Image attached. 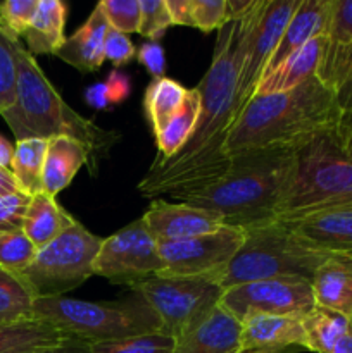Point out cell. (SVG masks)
I'll use <instances>...</instances> for the list:
<instances>
[{
	"label": "cell",
	"mask_w": 352,
	"mask_h": 353,
	"mask_svg": "<svg viewBox=\"0 0 352 353\" xmlns=\"http://www.w3.org/2000/svg\"><path fill=\"white\" fill-rule=\"evenodd\" d=\"M240 57V21H230L217 31L213 61L195 86L200 97L195 131L171 159L155 157L152 161L147 174L138 183L141 196L178 200L226 174L231 165L226 145L235 124Z\"/></svg>",
	"instance_id": "obj_1"
},
{
	"label": "cell",
	"mask_w": 352,
	"mask_h": 353,
	"mask_svg": "<svg viewBox=\"0 0 352 353\" xmlns=\"http://www.w3.org/2000/svg\"><path fill=\"white\" fill-rule=\"evenodd\" d=\"M293 157V147H266L235 154L226 174L176 202L211 210L228 226L244 230L275 221L292 176Z\"/></svg>",
	"instance_id": "obj_2"
},
{
	"label": "cell",
	"mask_w": 352,
	"mask_h": 353,
	"mask_svg": "<svg viewBox=\"0 0 352 353\" xmlns=\"http://www.w3.org/2000/svg\"><path fill=\"white\" fill-rule=\"evenodd\" d=\"M342 109L337 92L317 76L290 92L248 100L231 128L230 155L266 147H293L338 124Z\"/></svg>",
	"instance_id": "obj_3"
},
{
	"label": "cell",
	"mask_w": 352,
	"mask_h": 353,
	"mask_svg": "<svg viewBox=\"0 0 352 353\" xmlns=\"http://www.w3.org/2000/svg\"><path fill=\"white\" fill-rule=\"evenodd\" d=\"M0 116L10 128L16 141L71 137L90 147L93 161L109 154L121 140L117 131L104 130L95 121L83 117L68 105L24 45L17 52L16 97L12 105L0 112Z\"/></svg>",
	"instance_id": "obj_4"
},
{
	"label": "cell",
	"mask_w": 352,
	"mask_h": 353,
	"mask_svg": "<svg viewBox=\"0 0 352 353\" xmlns=\"http://www.w3.org/2000/svg\"><path fill=\"white\" fill-rule=\"evenodd\" d=\"M342 207H352V157L342 147L335 126L295 147L278 219Z\"/></svg>",
	"instance_id": "obj_5"
},
{
	"label": "cell",
	"mask_w": 352,
	"mask_h": 353,
	"mask_svg": "<svg viewBox=\"0 0 352 353\" xmlns=\"http://www.w3.org/2000/svg\"><path fill=\"white\" fill-rule=\"evenodd\" d=\"M331 255L297 236L283 221H269L245 228L244 245L221 276L219 286L228 290L244 283L275 278H304L311 281L314 272Z\"/></svg>",
	"instance_id": "obj_6"
},
{
	"label": "cell",
	"mask_w": 352,
	"mask_h": 353,
	"mask_svg": "<svg viewBox=\"0 0 352 353\" xmlns=\"http://www.w3.org/2000/svg\"><path fill=\"white\" fill-rule=\"evenodd\" d=\"M33 317L64 331L69 338L102 343L161 333V323L141 296L133 293L121 302H86L69 296H41L35 300Z\"/></svg>",
	"instance_id": "obj_7"
},
{
	"label": "cell",
	"mask_w": 352,
	"mask_h": 353,
	"mask_svg": "<svg viewBox=\"0 0 352 353\" xmlns=\"http://www.w3.org/2000/svg\"><path fill=\"white\" fill-rule=\"evenodd\" d=\"M102 240L76 221L55 240L41 247L21 276L37 299L66 296L93 276V264Z\"/></svg>",
	"instance_id": "obj_8"
},
{
	"label": "cell",
	"mask_w": 352,
	"mask_h": 353,
	"mask_svg": "<svg viewBox=\"0 0 352 353\" xmlns=\"http://www.w3.org/2000/svg\"><path fill=\"white\" fill-rule=\"evenodd\" d=\"M299 6L300 0H255L254 7L240 21L242 57L235 121L254 97L255 86L264 76L269 59Z\"/></svg>",
	"instance_id": "obj_9"
},
{
	"label": "cell",
	"mask_w": 352,
	"mask_h": 353,
	"mask_svg": "<svg viewBox=\"0 0 352 353\" xmlns=\"http://www.w3.org/2000/svg\"><path fill=\"white\" fill-rule=\"evenodd\" d=\"M131 292L147 302L161 323V333L176 338L219 305L224 290L213 279L154 276Z\"/></svg>",
	"instance_id": "obj_10"
},
{
	"label": "cell",
	"mask_w": 352,
	"mask_h": 353,
	"mask_svg": "<svg viewBox=\"0 0 352 353\" xmlns=\"http://www.w3.org/2000/svg\"><path fill=\"white\" fill-rule=\"evenodd\" d=\"M162 269L157 238L140 217L104 238L93 264V276L133 288L138 283L161 274Z\"/></svg>",
	"instance_id": "obj_11"
},
{
	"label": "cell",
	"mask_w": 352,
	"mask_h": 353,
	"mask_svg": "<svg viewBox=\"0 0 352 353\" xmlns=\"http://www.w3.org/2000/svg\"><path fill=\"white\" fill-rule=\"evenodd\" d=\"M245 241V230L223 224L219 230L178 241H159L162 272L175 278H206L219 285L221 276Z\"/></svg>",
	"instance_id": "obj_12"
},
{
	"label": "cell",
	"mask_w": 352,
	"mask_h": 353,
	"mask_svg": "<svg viewBox=\"0 0 352 353\" xmlns=\"http://www.w3.org/2000/svg\"><path fill=\"white\" fill-rule=\"evenodd\" d=\"M221 307L238 321L254 314L306 316L316 307L313 286L304 278H275L244 283L224 290Z\"/></svg>",
	"instance_id": "obj_13"
},
{
	"label": "cell",
	"mask_w": 352,
	"mask_h": 353,
	"mask_svg": "<svg viewBox=\"0 0 352 353\" xmlns=\"http://www.w3.org/2000/svg\"><path fill=\"white\" fill-rule=\"evenodd\" d=\"M141 219L157 241H178L213 233L223 226V219L211 210L182 202L159 199L150 203Z\"/></svg>",
	"instance_id": "obj_14"
},
{
	"label": "cell",
	"mask_w": 352,
	"mask_h": 353,
	"mask_svg": "<svg viewBox=\"0 0 352 353\" xmlns=\"http://www.w3.org/2000/svg\"><path fill=\"white\" fill-rule=\"evenodd\" d=\"M307 352L304 316H264L254 314L242 321L240 352L289 353Z\"/></svg>",
	"instance_id": "obj_15"
},
{
	"label": "cell",
	"mask_w": 352,
	"mask_h": 353,
	"mask_svg": "<svg viewBox=\"0 0 352 353\" xmlns=\"http://www.w3.org/2000/svg\"><path fill=\"white\" fill-rule=\"evenodd\" d=\"M240 336L242 323L219 303L175 338L173 353H240Z\"/></svg>",
	"instance_id": "obj_16"
},
{
	"label": "cell",
	"mask_w": 352,
	"mask_h": 353,
	"mask_svg": "<svg viewBox=\"0 0 352 353\" xmlns=\"http://www.w3.org/2000/svg\"><path fill=\"white\" fill-rule=\"evenodd\" d=\"M352 72V0H333L316 76L337 92Z\"/></svg>",
	"instance_id": "obj_17"
},
{
	"label": "cell",
	"mask_w": 352,
	"mask_h": 353,
	"mask_svg": "<svg viewBox=\"0 0 352 353\" xmlns=\"http://www.w3.org/2000/svg\"><path fill=\"white\" fill-rule=\"evenodd\" d=\"M283 223L314 248L328 254L352 255V207L317 210Z\"/></svg>",
	"instance_id": "obj_18"
},
{
	"label": "cell",
	"mask_w": 352,
	"mask_h": 353,
	"mask_svg": "<svg viewBox=\"0 0 352 353\" xmlns=\"http://www.w3.org/2000/svg\"><path fill=\"white\" fill-rule=\"evenodd\" d=\"M333 0H300V6L286 24L278 47L273 52L266 72L278 68L282 62L311 40L326 34ZM264 72V74H266Z\"/></svg>",
	"instance_id": "obj_19"
},
{
	"label": "cell",
	"mask_w": 352,
	"mask_h": 353,
	"mask_svg": "<svg viewBox=\"0 0 352 353\" xmlns=\"http://www.w3.org/2000/svg\"><path fill=\"white\" fill-rule=\"evenodd\" d=\"M110 26L97 3L90 12L88 19L78 26V30L66 38L61 50L55 54L66 64L72 65L81 72H95L104 64V43Z\"/></svg>",
	"instance_id": "obj_20"
},
{
	"label": "cell",
	"mask_w": 352,
	"mask_h": 353,
	"mask_svg": "<svg viewBox=\"0 0 352 353\" xmlns=\"http://www.w3.org/2000/svg\"><path fill=\"white\" fill-rule=\"evenodd\" d=\"M316 307L352 319V255L333 254L311 279Z\"/></svg>",
	"instance_id": "obj_21"
},
{
	"label": "cell",
	"mask_w": 352,
	"mask_h": 353,
	"mask_svg": "<svg viewBox=\"0 0 352 353\" xmlns=\"http://www.w3.org/2000/svg\"><path fill=\"white\" fill-rule=\"evenodd\" d=\"M93 159L92 150L71 137H54L48 140L43 165V192L57 196L72 183L79 169Z\"/></svg>",
	"instance_id": "obj_22"
},
{
	"label": "cell",
	"mask_w": 352,
	"mask_h": 353,
	"mask_svg": "<svg viewBox=\"0 0 352 353\" xmlns=\"http://www.w3.org/2000/svg\"><path fill=\"white\" fill-rule=\"evenodd\" d=\"M324 41H326V34L314 38L309 43L304 45L300 50L290 55L278 68L266 72L259 85L255 86L254 97L290 92L309 78L316 76L317 68L321 64V57H323Z\"/></svg>",
	"instance_id": "obj_23"
},
{
	"label": "cell",
	"mask_w": 352,
	"mask_h": 353,
	"mask_svg": "<svg viewBox=\"0 0 352 353\" xmlns=\"http://www.w3.org/2000/svg\"><path fill=\"white\" fill-rule=\"evenodd\" d=\"M68 6L61 0H38L30 26L24 33L31 55H55L64 45Z\"/></svg>",
	"instance_id": "obj_24"
},
{
	"label": "cell",
	"mask_w": 352,
	"mask_h": 353,
	"mask_svg": "<svg viewBox=\"0 0 352 353\" xmlns=\"http://www.w3.org/2000/svg\"><path fill=\"white\" fill-rule=\"evenodd\" d=\"M75 223V217L68 210L62 209L54 196L40 192L31 196L26 217H24L23 231L30 238L31 243L37 247V250H40L41 247L55 240L59 234L64 233Z\"/></svg>",
	"instance_id": "obj_25"
},
{
	"label": "cell",
	"mask_w": 352,
	"mask_h": 353,
	"mask_svg": "<svg viewBox=\"0 0 352 353\" xmlns=\"http://www.w3.org/2000/svg\"><path fill=\"white\" fill-rule=\"evenodd\" d=\"M72 340L54 324L38 317L0 324V353H23Z\"/></svg>",
	"instance_id": "obj_26"
},
{
	"label": "cell",
	"mask_w": 352,
	"mask_h": 353,
	"mask_svg": "<svg viewBox=\"0 0 352 353\" xmlns=\"http://www.w3.org/2000/svg\"><path fill=\"white\" fill-rule=\"evenodd\" d=\"M188 93L190 88H185L182 83L168 76L152 78L144 93V110L154 137H157L179 112Z\"/></svg>",
	"instance_id": "obj_27"
},
{
	"label": "cell",
	"mask_w": 352,
	"mask_h": 353,
	"mask_svg": "<svg viewBox=\"0 0 352 353\" xmlns=\"http://www.w3.org/2000/svg\"><path fill=\"white\" fill-rule=\"evenodd\" d=\"M48 140L43 138H28L16 141L10 171L16 178L19 190L26 195L33 196L43 192V165L47 155Z\"/></svg>",
	"instance_id": "obj_28"
},
{
	"label": "cell",
	"mask_w": 352,
	"mask_h": 353,
	"mask_svg": "<svg viewBox=\"0 0 352 353\" xmlns=\"http://www.w3.org/2000/svg\"><path fill=\"white\" fill-rule=\"evenodd\" d=\"M307 352L330 353L335 345L352 330L351 319L333 310L314 307L304 316Z\"/></svg>",
	"instance_id": "obj_29"
},
{
	"label": "cell",
	"mask_w": 352,
	"mask_h": 353,
	"mask_svg": "<svg viewBox=\"0 0 352 353\" xmlns=\"http://www.w3.org/2000/svg\"><path fill=\"white\" fill-rule=\"evenodd\" d=\"M200 114V97L197 88H190L185 103L179 112L166 124L164 130L155 137L157 159H171L178 154L193 134Z\"/></svg>",
	"instance_id": "obj_30"
},
{
	"label": "cell",
	"mask_w": 352,
	"mask_h": 353,
	"mask_svg": "<svg viewBox=\"0 0 352 353\" xmlns=\"http://www.w3.org/2000/svg\"><path fill=\"white\" fill-rule=\"evenodd\" d=\"M37 295L24 278L0 268V324L33 317Z\"/></svg>",
	"instance_id": "obj_31"
},
{
	"label": "cell",
	"mask_w": 352,
	"mask_h": 353,
	"mask_svg": "<svg viewBox=\"0 0 352 353\" xmlns=\"http://www.w3.org/2000/svg\"><path fill=\"white\" fill-rule=\"evenodd\" d=\"M21 47L19 38L0 23V112L9 109L16 97L17 52Z\"/></svg>",
	"instance_id": "obj_32"
},
{
	"label": "cell",
	"mask_w": 352,
	"mask_h": 353,
	"mask_svg": "<svg viewBox=\"0 0 352 353\" xmlns=\"http://www.w3.org/2000/svg\"><path fill=\"white\" fill-rule=\"evenodd\" d=\"M92 353H173L175 338L164 333L144 334L124 340L92 343Z\"/></svg>",
	"instance_id": "obj_33"
},
{
	"label": "cell",
	"mask_w": 352,
	"mask_h": 353,
	"mask_svg": "<svg viewBox=\"0 0 352 353\" xmlns=\"http://www.w3.org/2000/svg\"><path fill=\"white\" fill-rule=\"evenodd\" d=\"M37 252V247L31 243L24 231L0 233V268L6 271L16 274L24 272L33 262Z\"/></svg>",
	"instance_id": "obj_34"
},
{
	"label": "cell",
	"mask_w": 352,
	"mask_h": 353,
	"mask_svg": "<svg viewBox=\"0 0 352 353\" xmlns=\"http://www.w3.org/2000/svg\"><path fill=\"white\" fill-rule=\"evenodd\" d=\"M107 23L119 33H138L140 30V0H102L99 2Z\"/></svg>",
	"instance_id": "obj_35"
},
{
	"label": "cell",
	"mask_w": 352,
	"mask_h": 353,
	"mask_svg": "<svg viewBox=\"0 0 352 353\" xmlns=\"http://www.w3.org/2000/svg\"><path fill=\"white\" fill-rule=\"evenodd\" d=\"M140 30L138 33L147 38L148 41L161 40L173 26L171 16L166 7V0H140Z\"/></svg>",
	"instance_id": "obj_36"
},
{
	"label": "cell",
	"mask_w": 352,
	"mask_h": 353,
	"mask_svg": "<svg viewBox=\"0 0 352 353\" xmlns=\"http://www.w3.org/2000/svg\"><path fill=\"white\" fill-rule=\"evenodd\" d=\"M193 28L202 33L223 30L228 21V0H192Z\"/></svg>",
	"instance_id": "obj_37"
},
{
	"label": "cell",
	"mask_w": 352,
	"mask_h": 353,
	"mask_svg": "<svg viewBox=\"0 0 352 353\" xmlns=\"http://www.w3.org/2000/svg\"><path fill=\"white\" fill-rule=\"evenodd\" d=\"M38 0H6L0 2V23L17 38L24 37L37 10Z\"/></svg>",
	"instance_id": "obj_38"
},
{
	"label": "cell",
	"mask_w": 352,
	"mask_h": 353,
	"mask_svg": "<svg viewBox=\"0 0 352 353\" xmlns=\"http://www.w3.org/2000/svg\"><path fill=\"white\" fill-rule=\"evenodd\" d=\"M31 196L23 192L12 193L0 199V233H14L23 231L24 217Z\"/></svg>",
	"instance_id": "obj_39"
},
{
	"label": "cell",
	"mask_w": 352,
	"mask_h": 353,
	"mask_svg": "<svg viewBox=\"0 0 352 353\" xmlns=\"http://www.w3.org/2000/svg\"><path fill=\"white\" fill-rule=\"evenodd\" d=\"M135 57H137V48L130 37L110 28L104 43V59L113 62L114 68L119 69L130 64Z\"/></svg>",
	"instance_id": "obj_40"
},
{
	"label": "cell",
	"mask_w": 352,
	"mask_h": 353,
	"mask_svg": "<svg viewBox=\"0 0 352 353\" xmlns=\"http://www.w3.org/2000/svg\"><path fill=\"white\" fill-rule=\"evenodd\" d=\"M137 59L152 78H162V76H166V68H168L166 52L164 47L161 43H157V41H145L137 50Z\"/></svg>",
	"instance_id": "obj_41"
},
{
	"label": "cell",
	"mask_w": 352,
	"mask_h": 353,
	"mask_svg": "<svg viewBox=\"0 0 352 353\" xmlns=\"http://www.w3.org/2000/svg\"><path fill=\"white\" fill-rule=\"evenodd\" d=\"M106 85L109 88L110 100H113V105H119L124 100L130 97L131 93V81L128 78V74H124L119 69H113L109 72V76L106 78Z\"/></svg>",
	"instance_id": "obj_42"
},
{
	"label": "cell",
	"mask_w": 352,
	"mask_h": 353,
	"mask_svg": "<svg viewBox=\"0 0 352 353\" xmlns=\"http://www.w3.org/2000/svg\"><path fill=\"white\" fill-rule=\"evenodd\" d=\"M85 102L95 110H109L113 105L106 81L93 83L85 90Z\"/></svg>",
	"instance_id": "obj_43"
},
{
	"label": "cell",
	"mask_w": 352,
	"mask_h": 353,
	"mask_svg": "<svg viewBox=\"0 0 352 353\" xmlns=\"http://www.w3.org/2000/svg\"><path fill=\"white\" fill-rule=\"evenodd\" d=\"M166 7H168L173 24L193 28L192 0H166Z\"/></svg>",
	"instance_id": "obj_44"
},
{
	"label": "cell",
	"mask_w": 352,
	"mask_h": 353,
	"mask_svg": "<svg viewBox=\"0 0 352 353\" xmlns=\"http://www.w3.org/2000/svg\"><path fill=\"white\" fill-rule=\"evenodd\" d=\"M23 353H92V347H90V343H86V341L75 340V338H72V340L54 345V347L37 348V350H30Z\"/></svg>",
	"instance_id": "obj_45"
},
{
	"label": "cell",
	"mask_w": 352,
	"mask_h": 353,
	"mask_svg": "<svg viewBox=\"0 0 352 353\" xmlns=\"http://www.w3.org/2000/svg\"><path fill=\"white\" fill-rule=\"evenodd\" d=\"M337 137L345 152L352 157V110L342 112L340 121L337 124Z\"/></svg>",
	"instance_id": "obj_46"
},
{
	"label": "cell",
	"mask_w": 352,
	"mask_h": 353,
	"mask_svg": "<svg viewBox=\"0 0 352 353\" xmlns=\"http://www.w3.org/2000/svg\"><path fill=\"white\" fill-rule=\"evenodd\" d=\"M254 3L255 0H228V21H242Z\"/></svg>",
	"instance_id": "obj_47"
},
{
	"label": "cell",
	"mask_w": 352,
	"mask_h": 353,
	"mask_svg": "<svg viewBox=\"0 0 352 353\" xmlns=\"http://www.w3.org/2000/svg\"><path fill=\"white\" fill-rule=\"evenodd\" d=\"M21 192L19 185H17L16 178H14L12 171L10 169L0 168V199L7 195H12V193Z\"/></svg>",
	"instance_id": "obj_48"
},
{
	"label": "cell",
	"mask_w": 352,
	"mask_h": 353,
	"mask_svg": "<svg viewBox=\"0 0 352 353\" xmlns=\"http://www.w3.org/2000/svg\"><path fill=\"white\" fill-rule=\"evenodd\" d=\"M337 99H338V105H340L342 112H349V110H352V72L349 74V78L345 79L344 85L337 90Z\"/></svg>",
	"instance_id": "obj_49"
},
{
	"label": "cell",
	"mask_w": 352,
	"mask_h": 353,
	"mask_svg": "<svg viewBox=\"0 0 352 353\" xmlns=\"http://www.w3.org/2000/svg\"><path fill=\"white\" fill-rule=\"evenodd\" d=\"M14 157V145L7 140L3 134H0V168L10 169Z\"/></svg>",
	"instance_id": "obj_50"
},
{
	"label": "cell",
	"mask_w": 352,
	"mask_h": 353,
	"mask_svg": "<svg viewBox=\"0 0 352 353\" xmlns=\"http://www.w3.org/2000/svg\"><path fill=\"white\" fill-rule=\"evenodd\" d=\"M330 353H352V330L335 345Z\"/></svg>",
	"instance_id": "obj_51"
},
{
	"label": "cell",
	"mask_w": 352,
	"mask_h": 353,
	"mask_svg": "<svg viewBox=\"0 0 352 353\" xmlns=\"http://www.w3.org/2000/svg\"><path fill=\"white\" fill-rule=\"evenodd\" d=\"M240 353H268V352H240Z\"/></svg>",
	"instance_id": "obj_52"
},
{
	"label": "cell",
	"mask_w": 352,
	"mask_h": 353,
	"mask_svg": "<svg viewBox=\"0 0 352 353\" xmlns=\"http://www.w3.org/2000/svg\"><path fill=\"white\" fill-rule=\"evenodd\" d=\"M351 324H352V319H351Z\"/></svg>",
	"instance_id": "obj_53"
}]
</instances>
